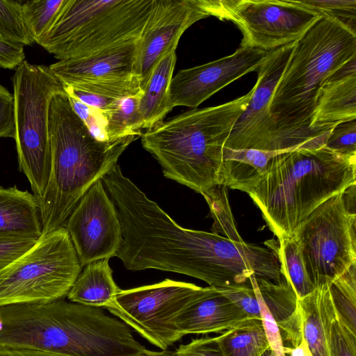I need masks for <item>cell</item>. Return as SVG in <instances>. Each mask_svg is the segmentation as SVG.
<instances>
[{"label":"cell","mask_w":356,"mask_h":356,"mask_svg":"<svg viewBox=\"0 0 356 356\" xmlns=\"http://www.w3.org/2000/svg\"><path fill=\"white\" fill-rule=\"evenodd\" d=\"M22 3L0 0V38L23 46L31 45L33 41L24 24Z\"/></svg>","instance_id":"f1b7e54d"},{"label":"cell","mask_w":356,"mask_h":356,"mask_svg":"<svg viewBox=\"0 0 356 356\" xmlns=\"http://www.w3.org/2000/svg\"><path fill=\"white\" fill-rule=\"evenodd\" d=\"M252 92L163 122L142 134L143 147L157 160L166 178L202 195L220 186L225 143Z\"/></svg>","instance_id":"277c9868"},{"label":"cell","mask_w":356,"mask_h":356,"mask_svg":"<svg viewBox=\"0 0 356 356\" xmlns=\"http://www.w3.org/2000/svg\"><path fill=\"white\" fill-rule=\"evenodd\" d=\"M15 137L14 96L0 83V138Z\"/></svg>","instance_id":"8d00e7d4"},{"label":"cell","mask_w":356,"mask_h":356,"mask_svg":"<svg viewBox=\"0 0 356 356\" xmlns=\"http://www.w3.org/2000/svg\"><path fill=\"white\" fill-rule=\"evenodd\" d=\"M218 289L250 319L261 321L259 305L250 280L241 286Z\"/></svg>","instance_id":"836d02e7"},{"label":"cell","mask_w":356,"mask_h":356,"mask_svg":"<svg viewBox=\"0 0 356 356\" xmlns=\"http://www.w3.org/2000/svg\"><path fill=\"white\" fill-rule=\"evenodd\" d=\"M49 133L51 170L39 199L42 234L64 227L88 190L118 164L123 152L139 138L97 140L72 110L67 93L51 99Z\"/></svg>","instance_id":"3957f363"},{"label":"cell","mask_w":356,"mask_h":356,"mask_svg":"<svg viewBox=\"0 0 356 356\" xmlns=\"http://www.w3.org/2000/svg\"><path fill=\"white\" fill-rule=\"evenodd\" d=\"M38 239L0 238V270L29 251Z\"/></svg>","instance_id":"d590c367"},{"label":"cell","mask_w":356,"mask_h":356,"mask_svg":"<svg viewBox=\"0 0 356 356\" xmlns=\"http://www.w3.org/2000/svg\"><path fill=\"white\" fill-rule=\"evenodd\" d=\"M174 49L156 64L147 82L138 104L142 130H151L162 123L172 106L170 86L177 56Z\"/></svg>","instance_id":"7402d4cb"},{"label":"cell","mask_w":356,"mask_h":356,"mask_svg":"<svg viewBox=\"0 0 356 356\" xmlns=\"http://www.w3.org/2000/svg\"><path fill=\"white\" fill-rule=\"evenodd\" d=\"M262 356H275L273 351L269 348L268 349Z\"/></svg>","instance_id":"ee69618b"},{"label":"cell","mask_w":356,"mask_h":356,"mask_svg":"<svg viewBox=\"0 0 356 356\" xmlns=\"http://www.w3.org/2000/svg\"><path fill=\"white\" fill-rule=\"evenodd\" d=\"M356 120V56L336 72L318 96L310 128L316 136Z\"/></svg>","instance_id":"e0dca14e"},{"label":"cell","mask_w":356,"mask_h":356,"mask_svg":"<svg viewBox=\"0 0 356 356\" xmlns=\"http://www.w3.org/2000/svg\"><path fill=\"white\" fill-rule=\"evenodd\" d=\"M250 280L259 305L261 321L270 349L275 356H286L284 350V345L279 327L259 292L254 274L250 277Z\"/></svg>","instance_id":"d6a6232c"},{"label":"cell","mask_w":356,"mask_h":356,"mask_svg":"<svg viewBox=\"0 0 356 356\" xmlns=\"http://www.w3.org/2000/svg\"><path fill=\"white\" fill-rule=\"evenodd\" d=\"M296 4L332 19L356 35V0H300Z\"/></svg>","instance_id":"f546056e"},{"label":"cell","mask_w":356,"mask_h":356,"mask_svg":"<svg viewBox=\"0 0 356 356\" xmlns=\"http://www.w3.org/2000/svg\"><path fill=\"white\" fill-rule=\"evenodd\" d=\"M256 278V277H255ZM259 292L275 320L283 343L295 346L302 337L298 299L291 284L282 277L279 282L257 279Z\"/></svg>","instance_id":"44dd1931"},{"label":"cell","mask_w":356,"mask_h":356,"mask_svg":"<svg viewBox=\"0 0 356 356\" xmlns=\"http://www.w3.org/2000/svg\"><path fill=\"white\" fill-rule=\"evenodd\" d=\"M327 284L298 299L302 331L313 356H330L329 348L335 309Z\"/></svg>","instance_id":"d6986e66"},{"label":"cell","mask_w":356,"mask_h":356,"mask_svg":"<svg viewBox=\"0 0 356 356\" xmlns=\"http://www.w3.org/2000/svg\"><path fill=\"white\" fill-rule=\"evenodd\" d=\"M293 236L315 289L330 286L356 263V213L343 193L318 206Z\"/></svg>","instance_id":"ba28073f"},{"label":"cell","mask_w":356,"mask_h":356,"mask_svg":"<svg viewBox=\"0 0 356 356\" xmlns=\"http://www.w3.org/2000/svg\"><path fill=\"white\" fill-rule=\"evenodd\" d=\"M250 318L218 288L199 287L173 319L182 337L222 333Z\"/></svg>","instance_id":"2e32d148"},{"label":"cell","mask_w":356,"mask_h":356,"mask_svg":"<svg viewBox=\"0 0 356 356\" xmlns=\"http://www.w3.org/2000/svg\"><path fill=\"white\" fill-rule=\"evenodd\" d=\"M329 353L330 356H356V334L337 315L332 326Z\"/></svg>","instance_id":"e575fe53"},{"label":"cell","mask_w":356,"mask_h":356,"mask_svg":"<svg viewBox=\"0 0 356 356\" xmlns=\"http://www.w3.org/2000/svg\"><path fill=\"white\" fill-rule=\"evenodd\" d=\"M294 43L269 51L257 70V81L252 88L249 103L234 124L224 147L282 151L269 111V104Z\"/></svg>","instance_id":"7c38bea8"},{"label":"cell","mask_w":356,"mask_h":356,"mask_svg":"<svg viewBox=\"0 0 356 356\" xmlns=\"http://www.w3.org/2000/svg\"><path fill=\"white\" fill-rule=\"evenodd\" d=\"M138 40L86 57L60 60L49 67L65 87L138 76L135 68Z\"/></svg>","instance_id":"9a60e30c"},{"label":"cell","mask_w":356,"mask_h":356,"mask_svg":"<svg viewBox=\"0 0 356 356\" xmlns=\"http://www.w3.org/2000/svg\"><path fill=\"white\" fill-rule=\"evenodd\" d=\"M15 101V144L19 170L40 198L46 189L51 163L49 112L51 99L66 94L49 66L24 60L12 77Z\"/></svg>","instance_id":"8992f818"},{"label":"cell","mask_w":356,"mask_h":356,"mask_svg":"<svg viewBox=\"0 0 356 356\" xmlns=\"http://www.w3.org/2000/svg\"><path fill=\"white\" fill-rule=\"evenodd\" d=\"M268 53L257 49L240 47L229 56L179 70L172 76L170 86L172 107L182 106L196 108L232 82L258 70Z\"/></svg>","instance_id":"5bb4252c"},{"label":"cell","mask_w":356,"mask_h":356,"mask_svg":"<svg viewBox=\"0 0 356 356\" xmlns=\"http://www.w3.org/2000/svg\"><path fill=\"white\" fill-rule=\"evenodd\" d=\"M67 95L72 110L83 122L91 134L99 141L108 142L105 131L106 122L104 115L75 97L67 94Z\"/></svg>","instance_id":"1f68e13d"},{"label":"cell","mask_w":356,"mask_h":356,"mask_svg":"<svg viewBox=\"0 0 356 356\" xmlns=\"http://www.w3.org/2000/svg\"><path fill=\"white\" fill-rule=\"evenodd\" d=\"M332 129L274 156L260 184L249 193L279 240L292 237L318 206L356 184V156L325 146Z\"/></svg>","instance_id":"6da1fadb"},{"label":"cell","mask_w":356,"mask_h":356,"mask_svg":"<svg viewBox=\"0 0 356 356\" xmlns=\"http://www.w3.org/2000/svg\"><path fill=\"white\" fill-rule=\"evenodd\" d=\"M143 93L120 99L118 105L105 115V131L108 142L129 136H141L138 104Z\"/></svg>","instance_id":"484cf974"},{"label":"cell","mask_w":356,"mask_h":356,"mask_svg":"<svg viewBox=\"0 0 356 356\" xmlns=\"http://www.w3.org/2000/svg\"><path fill=\"white\" fill-rule=\"evenodd\" d=\"M120 290L113 280L109 259H104L85 266L67 297L72 302L106 309Z\"/></svg>","instance_id":"603a6c76"},{"label":"cell","mask_w":356,"mask_h":356,"mask_svg":"<svg viewBox=\"0 0 356 356\" xmlns=\"http://www.w3.org/2000/svg\"><path fill=\"white\" fill-rule=\"evenodd\" d=\"M208 16L241 30L240 47L270 51L298 40L321 17L294 0H197Z\"/></svg>","instance_id":"9c48e42d"},{"label":"cell","mask_w":356,"mask_h":356,"mask_svg":"<svg viewBox=\"0 0 356 356\" xmlns=\"http://www.w3.org/2000/svg\"><path fill=\"white\" fill-rule=\"evenodd\" d=\"M325 146L346 156H356V120L335 126L327 137Z\"/></svg>","instance_id":"4dcf8cb0"},{"label":"cell","mask_w":356,"mask_h":356,"mask_svg":"<svg viewBox=\"0 0 356 356\" xmlns=\"http://www.w3.org/2000/svg\"><path fill=\"white\" fill-rule=\"evenodd\" d=\"M207 17L197 0H156L138 40L135 69L143 90L156 64L177 49L184 32Z\"/></svg>","instance_id":"4fadbf2b"},{"label":"cell","mask_w":356,"mask_h":356,"mask_svg":"<svg viewBox=\"0 0 356 356\" xmlns=\"http://www.w3.org/2000/svg\"><path fill=\"white\" fill-rule=\"evenodd\" d=\"M270 246L276 252L281 273L291 284L298 299L311 293L315 287L310 282L307 273L302 254L295 236L279 240V246L273 244Z\"/></svg>","instance_id":"d4e9b609"},{"label":"cell","mask_w":356,"mask_h":356,"mask_svg":"<svg viewBox=\"0 0 356 356\" xmlns=\"http://www.w3.org/2000/svg\"><path fill=\"white\" fill-rule=\"evenodd\" d=\"M64 88L67 95H71L83 103L100 111L104 116L112 111L120 100L76 90L70 87L64 86Z\"/></svg>","instance_id":"f35d334b"},{"label":"cell","mask_w":356,"mask_h":356,"mask_svg":"<svg viewBox=\"0 0 356 356\" xmlns=\"http://www.w3.org/2000/svg\"><path fill=\"white\" fill-rule=\"evenodd\" d=\"M338 319L356 334V263L329 287Z\"/></svg>","instance_id":"83f0119b"},{"label":"cell","mask_w":356,"mask_h":356,"mask_svg":"<svg viewBox=\"0 0 356 356\" xmlns=\"http://www.w3.org/2000/svg\"><path fill=\"white\" fill-rule=\"evenodd\" d=\"M175 356H224L217 342L216 337H204L193 339L181 345Z\"/></svg>","instance_id":"74e56055"},{"label":"cell","mask_w":356,"mask_h":356,"mask_svg":"<svg viewBox=\"0 0 356 356\" xmlns=\"http://www.w3.org/2000/svg\"><path fill=\"white\" fill-rule=\"evenodd\" d=\"M216 339L224 356H262L270 348L260 320H248Z\"/></svg>","instance_id":"cb8c5ba5"},{"label":"cell","mask_w":356,"mask_h":356,"mask_svg":"<svg viewBox=\"0 0 356 356\" xmlns=\"http://www.w3.org/2000/svg\"><path fill=\"white\" fill-rule=\"evenodd\" d=\"M25 60L24 46L0 38V68L16 69Z\"/></svg>","instance_id":"ab89813d"},{"label":"cell","mask_w":356,"mask_h":356,"mask_svg":"<svg viewBox=\"0 0 356 356\" xmlns=\"http://www.w3.org/2000/svg\"><path fill=\"white\" fill-rule=\"evenodd\" d=\"M199 287L165 279L150 285L120 289L106 309L149 343L165 350L183 337L173 319Z\"/></svg>","instance_id":"30bf717a"},{"label":"cell","mask_w":356,"mask_h":356,"mask_svg":"<svg viewBox=\"0 0 356 356\" xmlns=\"http://www.w3.org/2000/svg\"><path fill=\"white\" fill-rule=\"evenodd\" d=\"M67 0H28L22 3V16L30 35L38 42L56 23Z\"/></svg>","instance_id":"4316f807"},{"label":"cell","mask_w":356,"mask_h":356,"mask_svg":"<svg viewBox=\"0 0 356 356\" xmlns=\"http://www.w3.org/2000/svg\"><path fill=\"white\" fill-rule=\"evenodd\" d=\"M67 231L81 267L115 257L121 226L115 207L102 179L85 193L67 218Z\"/></svg>","instance_id":"8fae6325"},{"label":"cell","mask_w":356,"mask_h":356,"mask_svg":"<svg viewBox=\"0 0 356 356\" xmlns=\"http://www.w3.org/2000/svg\"><path fill=\"white\" fill-rule=\"evenodd\" d=\"M81 268L65 227L44 234L29 251L0 270V307L63 299Z\"/></svg>","instance_id":"52a82bcc"},{"label":"cell","mask_w":356,"mask_h":356,"mask_svg":"<svg viewBox=\"0 0 356 356\" xmlns=\"http://www.w3.org/2000/svg\"><path fill=\"white\" fill-rule=\"evenodd\" d=\"M285 355L289 356H313L309 346L303 336L299 343L295 346H286L284 347Z\"/></svg>","instance_id":"b9f144b4"},{"label":"cell","mask_w":356,"mask_h":356,"mask_svg":"<svg viewBox=\"0 0 356 356\" xmlns=\"http://www.w3.org/2000/svg\"><path fill=\"white\" fill-rule=\"evenodd\" d=\"M355 56L356 35L325 17L295 42L269 104L280 150L296 149L318 137L310 124L320 90Z\"/></svg>","instance_id":"7a4b0ae2"},{"label":"cell","mask_w":356,"mask_h":356,"mask_svg":"<svg viewBox=\"0 0 356 356\" xmlns=\"http://www.w3.org/2000/svg\"><path fill=\"white\" fill-rule=\"evenodd\" d=\"M0 356H63L58 354L51 353L27 349V348H8L0 347Z\"/></svg>","instance_id":"60d3db41"},{"label":"cell","mask_w":356,"mask_h":356,"mask_svg":"<svg viewBox=\"0 0 356 356\" xmlns=\"http://www.w3.org/2000/svg\"><path fill=\"white\" fill-rule=\"evenodd\" d=\"M136 356H175V352L167 350L155 352L147 350L146 352Z\"/></svg>","instance_id":"7bdbcfd3"},{"label":"cell","mask_w":356,"mask_h":356,"mask_svg":"<svg viewBox=\"0 0 356 356\" xmlns=\"http://www.w3.org/2000/svg\"><path fill=\"white\" fill-rule=\"evenodd\" d=\"M156 0H67L50 31L38 42L57 59L90 56L137 41Z\"/></svg>","instance_id":"5b68a950"},{"label":"cell","mask_w":356,"mask_h":356,"mask_svg":"<svg viewBox=\"0 0 356 356\" xmlns=\"http://www.w3.org/2000/svg\"><path fill=\"white\" fill-rule=\"evenodd\" d=\"M42 235L39 198L16 186H0V238L38 239Z\"/></svg>","instance_id":"ac0fdd59"},{"label":"cell","mask_w":356,"mask_h":356,"mask_svg":"<svg viewBox=\"0 0 356 356\" xmlns=\"http://www.w3.org/2000/svg\"><path fill=\"white\" fill-rule=\"evenodd\" d=\"M285 152L287 151L233 149L224 147L220 186L240 190L248 194L252 193L266 174L270 161L276 155Z\"/></svg>","instance_id":"ffe728a7"}]
</instances>
